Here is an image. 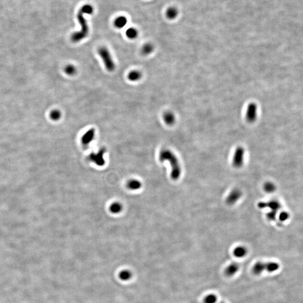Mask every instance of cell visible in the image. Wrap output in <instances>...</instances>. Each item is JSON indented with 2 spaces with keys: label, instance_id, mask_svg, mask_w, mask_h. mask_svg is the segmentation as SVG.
<instances>
[{
  "label": "cell",
  "instance_id": "6da1fadb",
  "mask_svg": "<svg viewBox=\"0 0 303 303\" xmlns=\"http://www.w3.org/2000/svg\"><path fill=\"white\" fill-rule=\"evenodd\" d=\"M93 7L92 5L87 4L84 5L81 8L77 14V19L81 24V31L73 33L71 35V40L74 42H77L84 39L87 37L89 33V28L87 25V20L84 18V14H93Z\"/></svg>",
  "mask_w": 303,
  "mask_h": 303
},
{
  "label": "cell",
  "instance_id": "7a4b0ae2",
  "mask_svg": "<svg viewBox=\"0 0 303 303\" xmlns=\"http://www.w3.org/2000/svg\"><path fill=\"white\" fill-rule=\"evenodd\" d=\"M160 160L161 162L166 161L170 162L171 166L172 167L171 173L172 179L176 180L179 178L181 175V168L179 162L176 157L172 152L167 149L162 150L160 155Z\"/></svg>",
  "mask_w": 303,
  "mask_h": 303
},
{
  "label": "cell",
  "instance_id": "3957f363",
  "mask_svg": "<svg viewBox=\"0 0 303 303\" xmlns=\"http://www.w3.org/2000/svg\"><path fill=\"white\" fill-rule=\"evenodd\" d=\"M98 52L100 57L102 58L106 69L110 72L114 71L115 64L108 49L105 47H102L99 48Z\"/></svg>",
  "mask_w": 303,
  "mask_h": 303
},
{
  "label": "cell",
  "instance_id": "277c9868",
  "mask_svg": "<svg viewBox=\"0 0 303 303\" xmlns=\"http://www.w3.org/2000/svg\"><path fill=\"white\" fill-rule=\"evenodd\" d=\"M244 149L241 147H239L235 150L232 164L236 168H239L241 167L244 162Z\"/></svg>",
  "mask_w": 303,
  "mask_h": 303
},
{
  "label": "cell",
  "instance_id": "5b68a950",
  "mask_svg": "<svg viewBox=\"0 0 303 303\" xmlns=\"http://www.w3.org/2000/svg\"><path fill=\"white\" fill-rule=\"evenodd\" d=\"M106 152L105 149L102 148L97 153H92L90 155V160L94 162L98 166H103L105 164V161L103 158V156Z\"/></svg>",
  "mask_w": 303,
  "mask_h": 303
},
{
  "label": "cell",
  "instance_id": "8992f818",
  "mask_svg": "<svg viewBox=\"0 0 303 303\" xmlns=\"http://www.w3.org/2000/svg\"><path fill=\"white\" fill-rule=\"evenodd\" d=\"M258 207L260 209L269 208L271 210V211L277 212V211L281 208V205L277 201L272 200L268 202H260L258 204Z\"/></svg>",
  "mask_w": 303,
  "mask_h": 303
},
{
  "label": "cell",
  "instance_id": "52a82bcc",
  "mask_svg": "<svg viewBox=\"0 0 303 303\" xmlns=\"http://www.w3.org/2000/svg\"><path fill=\"white\" fill-rule=\"evenodd\" d=\"M257 105L251 103L247 106V119L249 122H252L255 120L257 117Z\"/></svg>",
  "mask_w": 303,
  "mask_h": 303
},
{
  "label": "cell",
  "instance_id": "ba28073f",
  "mask_svg": "<svg viewBox=\"0 0 303 303\" xmlns=\"http://www.w3.org/2000/svg\"><path fill=\"white\" fill-rule=\"evenodd\" d=\"M242 195L241 192L239 189H234L229 194L226 198V203L229 205L235 204Z\"/></svg>",
  "mask_w": 303,
  "mask_h": 303
},
{
  "label": "cell",
  "instance_id": "9c48e42d",
  "mask_svg": "<svg viewBox=\"0 0 303 303\" xmlns=\"http://www.w3.org/2000/svg\"><path fill=\"white\" fill-rule=\"evenodd\" d=\"M95 136V130L94 129H90L84 134L81 138V143L84 146L89 145Z\"/></svg>",
  "mask_w": 303,
  "mask_h": 303
},
{
  "label": "cell",
  "instance_id": "30bf717a",
  "mask_svg": "<svg viewBox=\"0 0 303 303\" xmlns=\"http://www.w3.org/2000/svg\"><path fill=\"white\" fill-rule=\"evenodd\" d=\"M266 270V263L262 262H258L255 263L252 267V272L255 275H260Z\"/></svg>",
  "mask_w": 303,
  "mask_h": 303
},
{
  "label": "cell",
  "instance_id": "8fae6325",
  "mask_svg": "<svg viewBox=\"0 0 303 303\" xmlns=\"http://www.w3.org/2000/svg\"><path fill=\"white\" fill-rule=\"evenodd\" d=\"M239 266L238 264L236 263H231L229 264L225 269V273L228 277H232L238 272Z\"/></svg>",
  "mask_w": 303,
  "mask_h": 303
},
{
  "label": "cell",
  "instance_id": "7c38bea8",
  "mask_svg": "<svg viewBox=\"0 0 303 303\" xmlns=\"http://www.w3.org/2000/svg\"><path fill=\"white\" fill-rule=\"evenodd\" d=\"M247 254V249L243 246H239L235 247L233 251V254L235 257L241 258L244 257Z\"/></svg>",
  "mask_w": 303,
  "mask_h": 303
},
{
  "label": "cell",
  "instance_id": "4fadbf2b",
  "mask_svg": "<svg viewBox=\"0 0 303 303\" xmlns=\"http://www.w3.org/2000/svg\"><path fill=\"white\" fill-rule=\"evenodd\" d=\"M164 120L168 125H172L175 121V115L171 112H166L164 114Z\"/></svg>",
  "mask_w": 303,
  "mask_h": 303
},
{
  "label": "cell",
  "instance_id": "5bb4252c",
  "mask_svg": "<svg viewBox=\"0 0 303 303\" xmlns=\"http://www.w3.org/2000/svg\"><path fill=\"white\" fill-rule=\"evenodd\" d=\"M266 263V271L269 273H273L278 271L280 265L278 263L275 262H269Z\"/></svg>",
  "mask_w": 303,
  "mask_h": 303
},
{
  "label": "cell",
  "instance_id": "9a60e30c",
  "mask_svg": "<svg viewBox=\"0 0 303 303\" xmlns=\"http://www.w3.org/2000/svg\"><path fill=\"white\" fill-rule=\"evenodd\" d=\"M127 19L122 16H118L116 20H114V25L118 29L124 28L127 24Z\"/></svg>",
  "mask_w": 303,
  "mask_h": 303
},
{
  "label": "cell",
  "instance_id": "2e32d148",
  "mask_svg": "<svg viewBox=\"0 0 303 303\" xmlns=\"http://www.w3.org/2000/svg\"><path fill=\"white\" fill-rule=\"evenodd\" d=\"M142 75L141 73L138 70H133L129 73L127 77L129 80L131 81H136L140 79Z\"/></svg>",
  "mask_w": 303,
  "mask_h": 303
},
{
  "label": "cell",
  "instance_id": "e0dca14e",
  "mask_svg": "<svg viewBox=\"0 0 303 303\" xmlns=\"http://www.w3.org/2000/svg\"><path fill=\"white\" fill-rule=\"evenodd\" d=\"M141 186H142V184L137 180H131L130 181H129L127 184V187L130 190H133L140 189L141 188Z\"/></svg>",
  "mask_w": 303,
  "mask_h": 303
},
{
  "label": "cell",
  "instance_id": "ac0fdd59",
  "mask_svg": "<svg viewBox=\"0 0 303 303\" xmlns=\"http://www.w3.org/2000/svg\"><path fill=\"white\" fill-rule=\"evenodd\" d=\"M126 35L127 37L130 39H135L138 35V31L135 28H130L127 29L126 31Z\"/></svg>",
  "mask_w": 303,
  "mask_h": 303
},
{
  "label": "cell",
  "instance_id": "d6986e66",
  "mask_svg": "<svg viewBox=\"0 0 303 303\" xmlns=\"http://www.w3.org/2000/svg\"><path fill=\"white\" fill-rule=\"evenodd\" d=\"M122 210V205L118 202L112 203L110 207V210L113 214H118Z\"/></svg>",
  "mask_w": 303,
  "mask_h": 303
},
{
  "label": "cell",
  "instance_id": "ffe728a7",
  "mask_svg": "<svg viewBox=\"0 0 303 303\" xmlns=\"http://www.w3.org/2000/svg\"><path fill=\"white\" fill-rule=\"evenodd\" d=\"M154 49L153 46L151 44H146L143 46L142 52L144 55H148L151 54Z\"/></svg>",
  "mask_w": 303,
  "mask_h": 303
},
{
  "label": "cell",
  "instance_id": "44dd1931",
  "mask_svg": "<svg viewBox=\"0 0 303 303\" xmlns=\"http://www.w3.org/2000/svg\"><path fill=\"white\" fill-rule=\"evenodd\" d=\"M178 14V11L175 7H170L166 11V16L169 19H175Z\"/></svg>",
  "mask_w": 303,
  "mask_h": 303
},
{
  "label": "cell",
  "instance_id": "7402d4cb",
  "mask_svg": "<svg viewBox=\"0 0 303 303\" xmlns=\"http://www.w3.org/2000/svg\"><path fill=\"white\" fill-rule=\"evenodd\" d=\"M217 297L216 295L213 294H208L205 296L203 300L204 303H216Z\"/></svg>",
  "mask_w": 303,
  "mask_h": 303
},
{
  "label": "cell",
  "instance_id": "603a6c76",
  "mask_svg": "<svg viewBox=\"0 0 303 303\" xmlns=\"http://www.w3.org/2000/svg\"><path fill=\"white\" fill-rule=\"evenodd\" d=\"M264 190L267 193H272L275 192L276 190V186L273 183L271 182L266 183L264 185Z\"/></svg>",
  "mask_w": 303,
  "mask_h": 303
},
{
  "label": "cell",
  "instance_id": "cb8c5ba5",
  "mask_svg": "<svg viewBox=\"0 0 303 303\" xmlns=\"http://www.w3.org/2000/svg\"><path fill=\"white\" fill-rule=\"evenodd\" d=\"M65 71L66 74L70 75H73L76 73L77 69L73 65H69L65 68Z\"/></svg>",
  "mask_w": 303,
  "mask_h": 303
},
{
  "label": "cell",
  "instance_id": "d4e9b609",
  "mask_svg": "<svg viewBox=\"0 0 303 303\" xmlns=\"http://www.w3.org/2000/svg\"><path fill=\"white\" fill-rule=\"evenodd\" d=\"M50 117L54 120H57L61 117V113L58 110H55L51 112Z\"/></svg>",
  "mask_w": 303,
  "mask_h": 303
},
{
  "label": "cell",
  "instance_id": "484cf974",
  "mask_svg": "<svg viewBox=\"0 0 303 303\" xmlns=\"http://www.w3.org/2000/svg\"><path fill=\"white\" fill-rule=\"evenodd\" d=\"M289 217H290V214H288V213L287 212L283 211V212H281L279 215V220L280 221H281V222H284V221H285L288 220Z\"/></svg>",
  "mask_w": 303,
  "mask_h": 303
},
{
  "label": "cell",
  "instance_id": "4316f807",
  "mask_svg": "<svg viewBox=\"0 0 303 303\" xmlns=\"http://www.w3.org/2000/svg\"><path fill=\"white\" fill-rule=\"evenodd\" d=\"M120 277L123 280H129L131 277V273L127 271H124L120 274Z\"/></svg>",
  "mask_w": 303,
  "mask_h": 303
},
{
  "label": "cell",
  "instance_id": "83f0119b",
  "mask_svg": "<svg viewBox=\"0 0 303 303\" xmlns=\"http://www.w3.org/2000/svg\"><path fill=\"white\" fill-rule=\"evenodd\" d=\"M277 213V212H274V211H270L267 214V217L270 221H274V220H275Z\"/></svg>",
  "mask_w": 303,
  "mask_h": 303
},
{
  "label": "cell",
  "instance_id": "f1b7e54d",
  "mask_svg": "<svg viewBox=\"0 0 303 303\" xmlns=\"http://www.w3.org/2000/svg\"><path fill=\"white\" fill-rule=\"evenodd\" d=\"M224 303V302H221V303Z\"/></svg>",
  "mask_w": 303,
  "mask_h": 303
}]
</instances>
